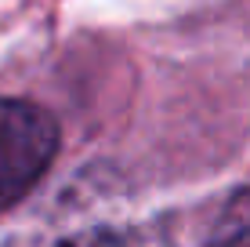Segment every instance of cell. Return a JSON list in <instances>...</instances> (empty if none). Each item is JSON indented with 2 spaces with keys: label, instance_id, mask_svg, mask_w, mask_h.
<instances>
[{
  "label": "cell",
  "instance_id": "3957f363",
  "mask_svg": "<svg viewBox=\"0 0 250 247\" xmlns=\"http://www.w3.org/2000/svg\"><path fill=\"white\" fill-rule=\"evenodd\" d=\"M218 247H250V203L232 207V222L221 225Z\"/></svg>",
  "mask_w": 250,
  "mask_h": 247
},
{
  "label": "cell",
  "instance_id": "7a4b0ae2",
  "mask_svg": "<svg viewBox=\"0 0 250 247\" xmlns=\"http://www.w3.org/2000/svg\"><path fill=\"white\" fill-rule=\"evenodd\" d=\"M11 247H170L160 225L109 211H62L37 222Z\"/></svg>",
  "mask_w": 250,
  "mask_h": 247
},
{
  "label": "cell",
  "instance_id": "6da1fadb",
  "mask_svg": "<svg viewBox=\"0 0 250 247\" xmlns=\"http://www.w3.org/2000/svg\"><path fill=\"white\" fill-rule=\"evenodd\" d=\"M58 153V127L40 106L0 98V211L29 197Z\"/></svg>",
  "mask_w": 250,
  "mask_h": 247
}]
</instances>
